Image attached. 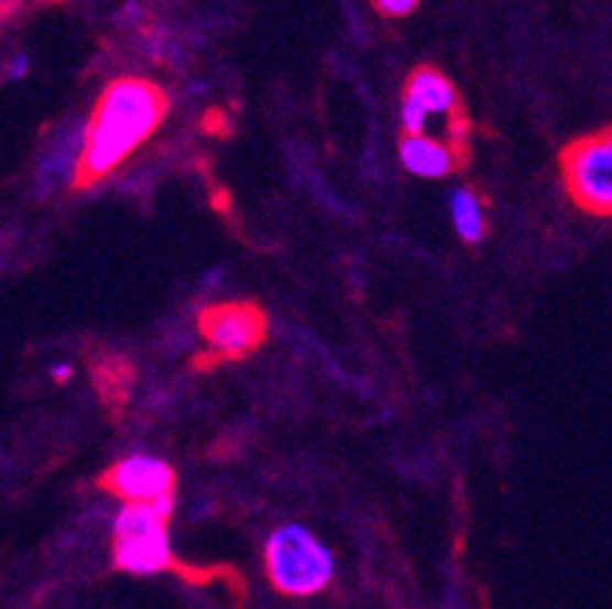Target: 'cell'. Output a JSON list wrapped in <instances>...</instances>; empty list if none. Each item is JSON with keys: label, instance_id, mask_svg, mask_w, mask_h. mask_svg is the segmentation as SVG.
<instances>
[{"label": "cell", "instance_id": "6da1fadb", "mask_svg": "<svg viewBox=\"0 0 612 609\" xmlns=\"http://www.w3.org/2000/svg\"><path fill=\"white\" fill-rule=\"evenodd\" d=\"M165 117L168 95L156 83L138 77L113 79L91 107L74 189H89L110 177L156 134Z\"/></svg>", "mask_w": 612, "mask_h": 609}, {"label": "cell", "instance_id": "7a4b0ae2", "mask_svg": "<svg viewBox=\"0 0 612 609\" xmlns=\"http://www.w3.org/2000/svg\"><path fill=\"white\" fill-rule=\"evenodd\" d=\"M174 509L171 500L159 503L122 505L113 524V567L131 576H156V573L177 570L168 545V521Z\"/></svg>", "mask_w": 612, "mask_h": 609}, {"label": "cell", "instance_id": "3957f363", "mask_svg": "<svg viewBox=\"0 0 612 609\" xmlns=\"http://www.w3.org/2000/svg\"><path fill=\"white\" fill-rule=\"evenodd\" d=\"M265 573L274 591L287 597H314L332 583V555L308 528L284 524L265 543Z\"/></svg>", "mask_w": 612, "mask_h": 609}, {"label": "cell", "instance_id": "277c9868", "mask_svg": "<svg viewBox=\"0 0 612 609\" xmlns=\"http://www.w3.org/2000/svg\"><path fill=\"white\" fill-rule=\"evenodd\" d=\"M198 333L208 341V350L198 354L193 366L208 372L222 363L248 360L262 348L269 336V317L260 302H217L198 314Z\"/></svg>", "mask_w": 612, "mask_h": 609}, {"label": "cell", "instance_id": "5b68a950", "mask_svg": "<svg viewBox=\"0 0 612 609\" xmlns=\"http://www.w3.org/2000/svg\"><path fill=\"white\" fill-rule=\"evenodd\" d=\"M558 168L576 208L612 217V126L573 138L560 150Z\"/></svg>", "mask_w": 612, "mask_h": 609}, {"label": "cell", "instance_id": "8992f818", "mask_svg": "<svg viewBox=\"0 0 612 609\" xmlns=\"http://www.w3.org/2000/svg\"><path fill=\"white\" fill-rule=\"evenodd\" d=\"M403 101L415 105L417 110H424V117L430 122V117L445 119V141L463 150V153H472L469 146V134H472V122H469L467 110H463V101L457 95L455 83L445 77L442 70H436L430 65L415 67L408 79H405V91Z\"/></svg>", "mask_w": 612, "mask_h": 609}, {"label": "cell", "instance_id": "52a82bcc", "mask_svg": "<svg viewBox=\"0 0 612 609\" xmlns=\"http://www.w3.org/2000/svg\"><path fill=\"white\" fill-rule=\"evenodd\" d=\"M98 488L117 497L125 505L131 503H159L171 500L177 488L174 469L159 457H125L101 472Z\"/></svg>", "mask_w": 612, "mask_h": 609}, {"label": "cell", "instance_id": "ba28073f", "mask_svg": "<svg viewBox=\"0 0 612 609\" xmlns=\"http://www.w3.org/2000/svg\"><path fill=\"white\" fill-rule=\"evenodd\" d=\"M83 143H86V129H79L77 122H70V126L65 122L55 134L46 138L37 162L40 195H50L53 189H62L67 181H77Z\"/></svg>", "mask_w": 612, "mask_h": 609}, {"label": "cell", "instance_id": "9c48e42d", "mask_svg": "<svg viewBox=\"0 0 612 609\" xmlns=\"http://www.w3.org/2000/svg\"><path fill=\"white\" fill-rule=\"evenodd\" d=\"M400 159L403 165L417 177H451L457 171H463L469 165L472 153L457 150L448 141L439 138H412L403 134L400 138Z\"/></svg>", "mask_w": 612, "mask_h": 609}, {"label": "cell", "instance_id": "30bf717a", "mask_svg": "<svg viewBox=\"0 0 612 609\" xmlns=\"http://www.w3.org/2000/svg\"><path fill=\"white\" fill-rule=\"evenodd\" d=\"M91 378H95V388L101 393V402L107 405V415L110 421L122 417V409L129 402L131 381H134V366L129 360H122L117 354H105V357H95L89 360Z\"/></svg>", "mask_w": 612, "mask_h": 609}, {"label": "cell", "instance_id": "8fae6325", "mask_svg": "<svg viewBox=\"0 0 612 609\" xmlns=\"http://www.w3.org/2000/svg\"><path fill=\"white\" fill-rule=\"evenodd\" d=\"M451 217H455V229L463 238V244H482L484 235H488L482 195L476 189H455V195H451Z\"/></svg>", "mask_w": 612, "mask_h": 609}, {"label": "cell", "instance_id": "7c38bea8", "mask_svg": "<svg viewBox=\"0 0 612 609\" xmlns=\"http://www.w3.org/2000/svg\"><path fill=\"white\" fill-rule=\"evenodd\" d=\"M372 3H375V10H379L381 15H391V19H403V15L415 13L420 0H372Z\"/></svg>", "mask_w": 612, "mask_h": 609}, {"label": "cell", "instance_id": "4fadbf2b", "mask_svg": "<svg viewBox=\"0 0 612 609\" xmlns=\"http://www.w3.org/2000/svg\"><path fill=\"white\" fill-rule=\"evenodd\" d=\"M25 74H28V58H25V55H19V58H13L10 77H25Z\"/></svg>", "mask_w": 612, "mask_h": 609}, {"label": "cell", "instance_id": "5bb4252c", "mask_svg": "<svg viewBox=\"0 0 612 609\" xmlns=\"http://www.w3.org/2000/svg\"><path fill=\"white\" fill-rule=\"evenodd\" d=\"M53 378H58V384H62V381H67V378H70V366H55Z\"/></svg>", "mask_w": 612, "mask_h": 609}]
</instances>
